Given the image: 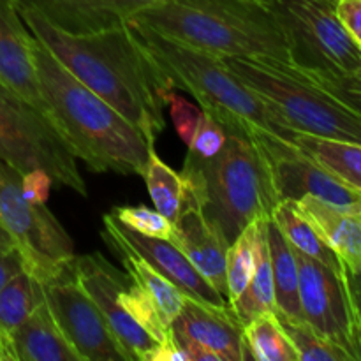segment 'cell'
I'll list each match as a JSON object with an SVG mask.
<instances>
[{
  "label": "cell",
  "instance_id": "cell-37",
  "mask_svg": "<svg viewBox=\"0 0 361 361\" xmlns=\"http://www.w3.org/2000/svg\"><path fill=\"white\" fill-rule=\"evenodd\" d=\"M335 11L349 37L361 49V0H337Z\"/></svg>",
  "mask_w": 361,
  "mask_h": 361
},
{
  "label": "cell",
  "instance_id": "cell-42",
  "mask_svg": "<svg viewBox=\"0 0 361 361\" xmlns=\"http://www.w3.org/2000/svg\"><path fill=\"white\" fill-rule=\"evenodd\" d=\"M7 245H11V243H0V249H2V247H7Z\"/></svg>",
  "mask_w": 361,
  "mask_h": 361
},
{
  "label": "cell",
  "instance_id": "cell-14",
  "mask_svg": "<svg viewBox=\"0 0 361 361\" xmlns=\"http://www.w3.org/2000/svg\"><path fill=\"white\" fill-rule=\"evenodd\" d=\"M73 268L130 361H148L159 342L134 323L118 303V293L130 281L129 274H123L99 252L74 256Z\"/></svg>",
  "mask_w": 361,
  "mask_h": 361
},
{
  "label": "cell",
  "instance_id": "cell-5",
  "mask_svg": "<svg viewBox=\"0 0 361 361\" xmlns=\"http://www.w3.org/2000/svg\"><path fill=\"white\" fill-rule=\"evenodd\" d=\"M127 25L164 80L176 90L194 95L201 108L221 123H235L249 133L264 130L286 141H293L300 134L267 101L243 85L221 56L173 41L143 25L133 21Z\"/></svg>",
  "mask_w": 361,
  "mask_h": 361
},
{
  "label": "cell",
  "instance_id": "cell-25",
  "mask_svg": "<svg viewBox=\"0 0 361 361\" xmlns=\"http://www.w3.org/2000/svg\"><path fill=\"white\" fill-rule=\"evenodd\" d=\"M113 252L118 256V259L122 261L126 271L129 274V277L133 279V282H136L137 286L145 289L148 295L154 298V302L157 303L159 310H161V316L164 319V323L168 326H171L175 317L178 316L180 310H182L183 302H185V295L176 288L173 282H169L168 279L162 277L157 270L150 267L143 257H140L137 254L130 252L126 247L113 245L109 247Z\"/></svg>",
  "mask_w": 361,
  "mask_h": 361
},
{
  "label": "cell",
  "instance_id": "cell-39",
  "mask_svg": "<svg viewBox=\"0 0 361 361\" xmlns=\"http://www.w3.org/2000/svg\"><path fill=\"white\" fill-rule=\"evenodd\" d=\"M148 361H187L185 353L180 349L178 342L175 341V335L169 330V334L162 338L150 355Z\"/></svg>",
  "mask_w": 361,
  "mask_h": 361
},
{
  "label": "cell",
  "instance_id": "cell-9",
  "mask_svg": "<svg viewBox=\"0 0 361 361\" xmlns=\"http://www.w3.org/2000/svg\"><path fill=\"white\" fill-rule=\"evenodd\" d=\"M0 228L20 252L27 274L39 284L73 261L74 243L46 204L28 203L21 192V173L0 159Z\"/></svg>",
  "mask_w": 361,
  "mask_h": 361
},
{
  "label": "cell",
  "instance_id": "cell-7",
  "mask_svg": "<svg viewBox=\"0 0 361 361\" xmlns=\"http://www.w3.org/2000/svg\"><path fill=\"white\" fill-rule=\"evenodd\" d=\"M0 159L21 175L35 168L46 169L56 185L88 196L76 155L55 123L4 83H0Z\"/></svg>",
  "mask_w": 361,
  "mask_h": 361
},
{
  "label": "cell",
  "instance_id": "cell-13",
  "mask_svg": "<svg viewBox=\"0 0 361 361\" xmlns=\"http://www.w3.org/2000/svg\"><path fill=\"white\" fill-rule=\"evenodd\" d=\"M171 331L187 361H247L243 324L231 307L219 309L185 296Z\"/></svg>",
  "mask_w": 361,
  "mask_h": 361
},
{
  "label": "cell",
  "instance_id": "cell-35",
  "mask_svg": "<svg viewBox=\"0 0 361 361\" xmlns=\"http://www.w3.org/2000/svg\"><path fill=\"white\" fill-rule=\"evenodd\" d=\"M164 102L169 106V115H171L173 126H175L180 140L185 145H189L194 133H196V127L200 123L201 115H203V109H200L192 102L187 101L183 95L178 94L176 88L166 92Z\"/></svg>",
  "mask_w": 361,
  "mask_h": 361
},
{
  "label": "cell",
  "instance_id": "cell-10",
  "mask_svg": "<svg viewBox=\"0 0 361 361\" xmlns=\"http://www.w3.org/2000/svg\"><path fill=\"white\" fill-rule=\"evenodd\" d=\"M300 277V309L310 324L351 361H361V341L344 274L305 254L296 252Z\"/></svg>",
  "mask_w": 361,
  "mask_h": 361
},
{
  "label": "cell",
  "instance_id": "cell-3",
  "mask_svg": "<svg viewBox=\"0 0 361 361\" xmlns=\"http://www.w3.org/2000/svg\"><path fill=\"white\" fill-rule=\"evenodd\" d=\"M222 126L228 133L222 150L208 159L187 152L182 175L187 204L196 207L229 245L249 224L271 219L281 200L256 136L235 123Z\"/></svg>",
  "mask_w": 361,
  "mask_h": 361
},
{
  "label": "cell",
  "instance_id": "cell-4",
  "mask_svg": "<svg viewBox=\"0 0 361 361\" xmlns=\"http://www.w3.org/2000/svg\"><path fill=\"white\" fill-rule=\"evenodd\" d=\"M127 21L217 56H267L289 63L286 39L261 0H157Z\"/></svg>",
  "mask_w": 361,
  "mask_h": 361
},
{
  "label": "cell",
  "instance_id": "cell-15",
  "mask_svg": "<svg viewBox=\"0 0 361 361\" xmlns=\"http://www.w3.org/2000/svg\"><path fill=\"white\" fill-rule=\"evenodd\" d=\"M102 226L104 229H102L101 236L106 245L126 247L130 252L143 257L154 270H157L162 277L173 282L185 296L207 303V305L219 307V309L231 307L228 300L219 295L217 289L190 264L182 250L173 245L169 240L140 235L122 224L111 212L102 215Z\"/></svg>",
  "mask_w": 361,
  "mask_h": 361
},
{
  "label": "cell",
  "instance_id": "cell-29",
  "mask_svg": "<svg viewBox=\"0 0 361 361\" xmlns=\"http://www.w3.org/2000/svg\"><path fill=\"white\" fill-rule=\"evenodd\" d=\"M263 221H256L247 226L228 247L226 254V284H228L229 305L240 298L249 282L252 281L257 267V254H259V238Z\"/></svg>",
  "mask_w": 361,
  "mask_h": 361
},
{
  "label": "cell",
  "instance_id": "cell-11",
  "mask_svg": "<svg viewBox=\"0 0 361 361\" xmlns=\"http://www.w3.org/2000/svg\"><path fill=\"white\" fill-rule=\"evenodd\" d=\"M46 305L83 361H130L74 274L73 261L41 284Z\"/></svg>",
  "mask_w": 361,
  "mask_h": 361
},
{
  "label": "cell",
  "instance_id": "cell-2",
  "mask_svg": "<svg viewBox=\"0 0 361 361\" xmlns=\"http://www.w3.org/2000/svg\"><path fill=\"white\" fill-rule=\"evenodd\" d=\"M34 37V35H32ZM35 69L51 122L78 161L95 173H143L152 141L111 104L85 87L37 39L32 41Z\"/></svg>",
  "mask_w": 361,
  "mask_h": 361
},
{
  "label": "cell",
  "instance_id": "cell-23",
  "mask_svg": "<svg viewBox=\"0 0 361 361\" xmlns=\"http://www.w3.org/2000/svg\"><path fill=\"white\" fill-rule=\"evenodd\" d=\"M293 143L361 196V143L296 134Z\"/></svg>",
  "mask_w": 361,
  "mask_h": 361
},
{
  "label": "cell",
  "instance_id": "cell-1",
  "mask_svg": "<svg viewBox=\"0 0 361 361\" xmlns=\"http://www.w3.org/2000/svg\"><path fill=\"white\" fill-rule=\"evenodd\" d=\"M28 32L85 87L111 104L155 143L164 130V94L171 85L145 55L129 25L76 35L14 0Z\"/></svg>",
  "mask_w": 361,
  "mask_h": 361
},
{
  "label": "cell",
  "instance_id": "cell-40",
  "mask_svg": "<svg viewBox=\"0 0 361 361\" xmlns=\"http://www.w3.org/2000/svg\"><path fill=\"white\" fill-rule=\"evenodd\" d=\"M342 274H344L345 286H348V293H349V298H351L353 312H355L356 326H358V334L361 341V271L351 274V271L342 268Z\"/></svg>",
  "mask_w": 361,
  "mask_h": 361
},
{
  "label": "cell",
  "instance_id": "cell-43",
  "mask_svg": "<svg viewBox=\"0 0 361 361\" xmlns=\"http://www.w3.org/2000/svg\"><path fill=\"white\" fill-rule=\"evenodd\" d=\"M261 2H264V4H268V2H270V0H261Z\"/></svg>",
  "mask_w": 361,
  "mask_h": 361
},
{
  "label": "cell",
  "instance_id": "cell-26",
  "mask_svg": "<svg viewBox=\"0 0 361 361\" xmlns=\"http://www.w3.org/2000/svg\"><path fill=\"white\" fill-rule=\"evenodd\" d=\"M270 221V219H268ZM268 221L263 222L259 238V254H257V267L254 271L252 281L245 288L231 305L233 312L238 317L240 323L245 326L249 321L259 314L274 310L275 312V289H274V271H271L270 245H268Z\"/></svg>",
  "mask_w": 361,
  "mask_h": 361
},
{
  "label": "cell",
  "instance_id": "cell-16",
  "mask_svg": "<svg viewBox=\"0 0 361 361\" xmlns=\"http://www.w3.org/2000/svg\"><path fill=\"white\" fill-rule=\"evenodd\" d=\"M32 41L34 37L21 20L14 0H0V83L51 120L39 87Z\"/></svg>",
  "mask_w": 361,
  "mask_h": 361
},
{
  "label": "cell",
  "instance_id": "cell-20",
  "mask_svg": "<svg viewBox=\"0 0 361 361\" xmlns=\"http://www.w3.org/2000/svg\"><path fill=\"white\" fill-rule=\"evenodd\" d=\"M16 361H83L42 300L14 331Z\"/></svg>",
  "mask_w": 361,
  "mask_h": 361
},
{
  "label": "cell",
  "instance_id": "cell-21",
  "mask_svg": "<svg viewBox=\"0 0 361 361\" xmlns=\"http://www.w3.org/2000/svg\"><path fill=\"white\" fill-rule=\"evenodd\" d=\"M42 300L41 284L25 270L0 289V361H16L14 331Z\"/></svg>",
  "mask_w": 361,
  "mask_h": 361
},
{
  "label": "cell",
  "instance_id": "cell-36",
  "mask_svg": "<svg viewBox=\"0 0 361 361\" xmlns=\"http://www.w3.org/2000/svg\"><path fill=\"white\" fill-rule=\"evenodd\" d=\"M53 178L46 169L35 168L21 175V192L32 204H46L51 192Z\"/></svg>",
  "mask_w": 361,
  "mask_h": 361
},
{
  "label": "cell",
  "instance_id": "cell-44",
  "mask_svg": "<svg viewBox=\"0 0 361 361\" xmlns=\"http://www.w3.org/2000/svg\"><path fill=\"white\" fill-rule=\"evenodd\" d=\"M335 2H337V0H335Z\"/></svg>",
  "mask_w": 361,
  "mask_h": 361
},
{
  "label": "cell",
  "instance_id": "cell-30",
  "mask_svg": "<svg viewBox=\"0 0 361 361\" xmlns=\"http://www.w3.org/2000/svg\"><path fill=\"white\" fill-rule=\"evenodd\" d=\"M277 317L298 355V361H351L344 351L321 337L307 321L289 319L279 314Z\"/></svg>",
  "mask_w": 361,
  "mask_h": 361
},
{
  "label": "cell",
  "instance_id": "cell-19",
  "mask_svg": "<svg viewBox=\"0 0 361 361\" xmlns=\"http://www.w3.org/2000/svg\"><path fill=\"white\" fill-rule=\"evenodd\" d=\"M169 242L178 247L190 264L217 289L219 295L228 300L226 254L229 245L196 207L187 204L185 210L173 222Z\"/></svg>",
  "mask_w": 361,
  "mask_h": 361
},
{
  "label": "cell",
  "instance_id": "cell-27",
  "mask_svg": "<svg viewBox=\"0 0 361 361\" xmlns=\"http://www.w3.org/2000/svg\"><path fill=\"white\" fill-rule=\"evenodd\" d=\"M271 221L277 224L279 231L286 238V242L300 254L312 257V259L319 261V263L326 264V267L334 268V270L341 271L342 263L330 249L326 243L317 236L312 226L298 214L291 201H281L275 207Z\"/></svg>",
  "mask_w": 361,
  "mask_h": 361
},
{
  "label": "cell",
  "instance_id": "cell-24",
  "mask_svg": "<svg viewBox=\"0 0 361 361\" xmlns=\"http://www.w3.org/2000/svg\"><path fill=\"white\" fill-rule=\"evenodd\" d=\"M141 178L145 180L155 210L175 222L187 207V183L182 173L169 168L155 152V145L148 150Z\"/></svg>",
  "mask_w": 361,
  "mask_h": 361
},
{
  "label": "cell",
  "instance_id": "cell-18",
  "mask_svg": "<svg viewBox=\"0 0 361 361\" xmlns=\"http://www.w3.org/2000/svg\"><path fill=\"white\" fill-rule=\"evenodd\" d=\"M351 274L361 271V207H338L314 196L291 201Z\"/></svg>",
  "mask_w": 361,
  "mask_h": 361
},
{
  "label": "cell",
  "instance_id": "cell-28",
  "mask_svg": "<svg viewBox=\"0 0 361 361\" xmlns=\"http://www.w3.org/2000/svg\"><path fill=\"white\" fill-rule=\"evenodd\" d=\"M243 341L249 351V360L298 361V355L274 310L249 321L243 326Z\"/></svg>",
  "mask_w": 361,
  "mask_h": 361
},
{
  "label": "cell",
  "instance_id": "cell-17",
  "mask_svg": "<svg viewBox=\"0 0 361 361\" xmlns=\"http://www.w3.org/2000/svg\"><path fill=\"white\" fill-rule=\"evenodd\" d=\"M41 13L56 28L87 35L127 23L141 7L157 0H16Z\"/></svg>",
  "mask_w": 361,
  "mask_h": 361
},
{
  "label": "cell",
  "instance_id": "cell-32",
  "mask_svg": "<svg viewBox=\"0 0 361 361\" xmlns=\"http://www.w3.org/2000/svg\"><path fill=\"white\" fill-rule=\"evenodd\" d=\"M122 224L130 228L133 231L154 238L169 240L173 233V222L157 210L147 208L145 204L137 207H116L111 212Z\"/></svg>",
  "mask_w": 361,
  "mask_h": 361
},
{
  "label": "cell",
  "instance_id": "cell-33",
  "mask_svg": "<svg viewBox=\"0 0 361 361\" xmlns=\"http://www.w3.org/2000/svg\"><path fill=\"white\" fill-rule=\"evenodd\" d=\"M296 71L302 73L305 78H309L317 87L326 90L328 94L337 97L341 102H344L349 109H353L361 116V67L344 74H312L303 73L300 69Z\"/></svg>",
  "mask_w": 361,
  "mask_h": 361
},
{
  "label": "cell",
  "instance_id": "cell-12",
  "mask_svg": "<svg viewBox=\"0 0 361 361\" xmlns=\"http://www.w3.org/2000/svg\"><path fill=\"white\" fill-rule=\"evenodd\" d=\"M250 133L263 148L279 200L296 201L303 196H314L338 207H361L358 192L300 150L293 141H286L264 130L254 129Z\"/></svg>",
  "mask_w": 361,
  "mask_h": 361
},
{
  "label": "cell",
  "instance_id": "cell-41",
  "mask_svg": "<svg viewBox=\"0 0 361 361\" xmlns=\"http://www.w3.org/2000/svg\"><path fill=\"white\" fill-rule=\"evenodd\" d=\"M0 243H11V245H13V242H11L9 235H7V233L4 231L2 228H0Z\"/></svg>",
  "mask_w": 361,
  "mask_h": 361
},
{
  "label": "cell",
  "instance_id": "cell-38",
  "mask_svg": "<svg viewBox=\"0 0 361 361\" xmlns=\"http://www.w3.org/2000/svg\"><path fill=\"white\" fill-rule=\"evenodd\" d=\"M23 270V259H21L20 252L14 249V245L2 247L0 249V289Z\"/></svg>",
  "mask_w": 361,
  "mask_h": 361
},
{
  "label": "cell",
  "instance_id": "cell-31",
  "mask_svg": "<svg viewBox=\"0 0 361 361\" xmlns=\"http://www.w3.org/2000/svg\"><path fill=\"white\" fill-rule=\"evenodd\" d=\"M118 303L123 307L127 316L134 323L140 324L157 342H161L171 330V326H168L164 319H162L161 310H159L154 298L141 286L133 282V279L118 293Z\"/></svg>",
  "mask_w": 361,
  "mask_h": 361
},
{
  "label": "cell",
  "instance_id": "cell-6",
  "mask_svg": "<svg viewBox=\"0 0 361 361\" xmlns=\"http://www.w3.org/2000/svg\"><path fill=\"white\" fill-rule=\"evenodd\" d=\"M226 67L300 134L361 143V116L303 76L267 56H221Z\"/></svg>",
  "mask_w": 361,
  "mask_h": 361
},
{
  "label": "cell",
  "instance_id": "cell-22",
  "mask_svg": "<svg viewBox=\"0 0 361 361\" xmlns=\"http://www.w3.org/2000/svg\"><path fill=\"white\" fill-rule=\"evenodd\" d=\"M271 271H274L275 314L289 319H303L300 309V277L295 249L286 242L274 221H268Z\"/></svg>",
  "mask_w": 361,
  "mask_h": 361
},
{
  "label": "cell",
  "instance_id": "cell-8",
  "mask_svg": "<svg viewBox=\"0 0 361 361\" xmlns=\"http://www.w3.org/2000/svg\"><path fill=\"white\" fill-rule=\"evenodd\" d=\"M289 63L303 73L344 74L361 67V49L337 16L335 0H270Z\"/></svg>",
  "mask_w": 361,
  "mask_h": 361
},
{
  "label": "cell",
  "instance_id": "cell-34",
  "mask_svg": "<svg viewBox=\"0 0 361 361\" xmlns=\"http://www.w3.org/2000/svg\"><path fill=\"white\" fill-rule=\"evenodd\" d=\"M226 137H228L226 127L214 115H210V113L203 109V115H201L200 123H197L196 133H194L192 140L187 145V148H189L190 154L197 155V157H214V155H217L222 150Z\"/></svg>",
  "mask_w": 361,
  "mask_h": 361
}]
</instances>
